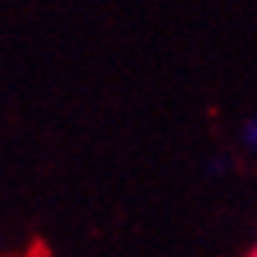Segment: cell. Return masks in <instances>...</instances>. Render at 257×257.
Here are the masks:
<instances>
[{
    "instance_id": "obj_1",
    "label": "cell",
    "mask_w": 257,
    "mask_h": 257,
    "mask_svg": "<svg viewBox=\"0 0 257 257\" xmlns=\"http://www.w3.org/2000/svg\"><path fill=\"white\" fill-rule=\"evenodd\" d=\"M240 144L247 151H257V117H247L243 127H240Z\"/></svg>"
},
{
    "instance_id": "obj_2",
    "label": "cell",
    "mask_w": 257,
    "mask_h": 257,
    "mask_svg": "<svg viewBox=\"0 0 257 257\" xmlns=\"http://www.w3.org/2000/svg\"><path fill=\"white\" fill-rule=\"evenodd\" d=\"M247 257H257V240H254V247H250V254H247Z\"/></svg>"
}]
</instances>
